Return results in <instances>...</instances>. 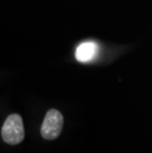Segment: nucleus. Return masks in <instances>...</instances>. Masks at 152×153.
Returning <instances> with one entry per match:
<instances>
[{
  "label": "nucleus",
  "mask_w": 152,
  "mask_h": 153,
  "mask_svg": "<svg viewBox=\"0 0 152 153\" xmlns=\"http://www.w3.org/2000/svg\"><path fill=\"white\" fill-rule=\"evenodd\" d=\"M99 45L93 41L83 42L77 47L75 51V57L79 62H89L93 60L98 53Z\"/></svg>",
  "instance_id": "obj_3"
},
{
  "label": "nucleus",
  "mask_w": 152,
  "mask_h": 153,
  "mask_svg": "<svg viewBox=\"0 0 152 153\" xmlns=\"http://www.w3.org/2000/svg\"><path fill=\"white\" fill-rule=\"evenodd\" d=\"M2 139L8 144L16 145L23 141L25 137V129L23 120L17 114L8 117L4 122L1 129Z\"/></svg>",
  "instance_id": "obj_1"
},
{
  "label": "nucleus",
  "mask_w": 152,
  "mask_h": 153,
  "mask_svg": "<svg viewBox=\"0 0 152 153\" xmlns=\"http://www.w3.org/2000/svg\"><path fill=\"white\" fill-rule=\"evenodd\" d=\"M63 126V117L59 111L51 109L47 113L41 128L42 136L47 140L59 137Z\"/></svg>",
  "instance_id": "obj_2"
}]
</instances>
